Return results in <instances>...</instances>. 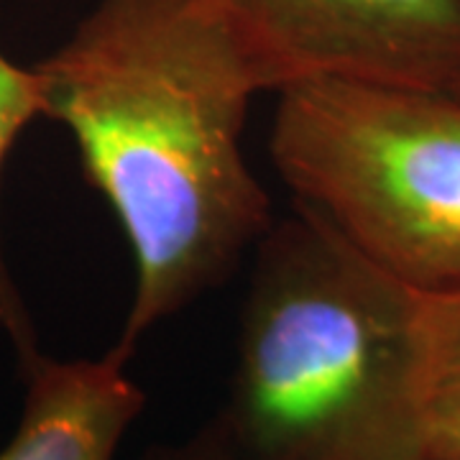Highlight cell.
Here are the masks:
<instances>
[{
	"mask_svg": "<svg viewBox=\"0 0 460 460\" xmlns=\"http://www.w3.org/2000/svg\"><path fill=\"white\" fill-rule=\"evenodd\" d=\"M36 72L44 118L75 138L131 251L113 348L128 361L274 226L243 148L261 87L198 0H100Z\"/></svg>",
	"mask_w": 460,
	"mask_h": 460,
	"instance_id": "1",
	"label": "cell"
},
{
	"mask_svg": "<svg viewBox=\"0 0 460 460\" xmlns=\"http://www.w3.org/2000/svg\"><path fill=\"white\" fill-rule=\"evenodd\" d=\"M414 292L295 205L256 246L226 425L246 460H399Z\"/></svg>",
	"mask_w": 460,
	"mask_h": 460,
	"instance_id": "2",
	"label": "cell"
},
{
	"mask_svg": "<svg viewBox=\"0 0 460 460\" xmlns=\"http://www.w3.org/2000/svg\"><path fill=\"white\" fill-rule=\"evenodd\" d=\"M269 154L295 205L414 295L460 289V95L378 83L277 93Z\"/></svg>",
	"mask_w": 460,
	"mask_h": 460,
	"instance_id": "3",
	"label": "cell"
},
{
	"mask_svg": "<svg viewBox=\"0 0 460 460\" xmlns=\"http://www.w3.org/2000/svg\"><path fill=\"white\" fill-rule=\"evenodd\" d=\"M261 93L310 83L450 90L460 83V0H198Z\"/></svg>",
	"mask_w": 460,
	"mask_h": 460,
	"instance_id": "4",
	"label": "cell"
},
{
	"mask_svg": "<svg viewBox=\"0 0 460 460\" xmlns=\"http://www.w3.org/2000/svg\"><path fill=\"white\" fill-rule=\"evenodd\" d=\"M113 350L102 358H23L26 399L0 460H115L144 410V392Z\"/></svg>",
	"mask_w": 460,
	"mask_h": 460,
	"instance_id": "5",
	"label": "cell"
},
{
	"mask_svg": "<svg viewBox=\"0 0 460 460\" xmlns=\"http://www.w3.org/2000/svg\"><path fill=\"white\" fill-rule=\"evenodd\" d=\"M399 460H460V289L414 295Z\"/></svg>",
	"mask_w": 460,
	"mask_h": 460,
	"instance_id": "6",
	"label": "cell"
},
{
	"mask_svg": "<svg viewBox=\"0 0 460 460\" xmlns=\"http://www.w3.org/2000/svg\"><path fill=\"white\" fill-rule=\"evenodd\" d=\"M36 118H44L41 80L36 66H21L0 49V174L18 136ZM0 328L13 338L21 358L36 350L31 320L8 271L3 246H0Z\"/></svg>",
	"mask_w": 460,
	"mask_h": 460,
	"instance_id": "7",
	"label": "cell"
},
{
	"mask_svg": "<svg viewBox=\"0 0 460 460\" xmlns=\"http://www.w3.org/2000/svg\"><path fill=\"white\" fill-rule=\"evenodd\" d=\"M144 460H246L241 458L230 443L223 438L220 429L208 432V435H199L190 443L177 445V447H164V450H156Z\"/></svg>",
	"mask_w": 460,
	"mask_h": 460,
	"instance_id": "8",
	"label": "cell"
},
{
	"mask_svg": "<svg viewBox=\"0 0 460 460\" xmlns=\"http://www.w3.org/2000/svg\"><path fill=\"white\" fill-rule=\"evenodd\" d=\"M453 93H458V95H460V83L456 84V87H453Z\"/></svg>",
	"mask_w": 460,
	"mask_h": 460,
	"instance_id": "9",
	"label": "cell"
}]
</instances>
